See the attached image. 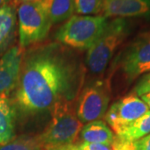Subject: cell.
Wrapping results in <instances>:
<instances>
[{
    "instance_id": "cell-20",
    "label": "cell",
    "mask_w": 150,
    "mask_h": 150,
    "mask_svg": "<svg viewBox=\"0 0 150 150\" xmlns=\"http://www.w3.org/2000/svg\"><path fill=\"white\" fill-rule=\"evenodd\" d=\"M64 150H112L110 147L98 144H89L79 142L68 147Z\"/></svg>"
},
{
    "instance_id": "cell-10",
    "label": "cell",
    "mask_w": 150,
    "mask_h": 150,
    "mask_svg": "<svg viewBox=\"0 0 150 150\" xmlns=\"http://www.w3.org/2000/svg\"><path fill=\"white\" fill-rule=\"evenodd\" d=\"M105 18H143L150 19V0H103Z\"/></svg>"
},
{
    "instance_id": "cell-5",
    "label": "cell",
    "mask_w": 150,
    "mask_h": 150,
    "mask_svg": "<svg viewBox=\"0 0 150 150\" xmlns=\"http://www.w3.org/2000/svg\"><path fill=\"white\" fill-rule=\"evenodd\" d=\"M20 48L24 49L44 40L51 23L41 1L28 2L17 7Z\"/></svg>"
},
{
    "instance_id": "cell-13",
    "label": "cell",
    "mask_w": 150,
    "mask_h": 150,
    "mask_svg": "<svg viewBox=\"0 0 150 150\" xmlns=\"http://www.w3.org/2000/svg\"><path fill=\"white\" fill-rule=\"evenodd\" d=\"M15 109L8 95H0V145H4L15 137Z\"/></svg>"
},
{
    "instance_id": "cell-15",
    "label": "cell",
    "mask_w": 150,
    "mask_h": 150,
    "mask_svg": "<svg viewBox=\"0 0 150 150\" xmlns=\"http://www.w3.org/2000/svg\"><path fill=\"white\" fill-rule=\"evenodd\" d=\"M150 134V109L134 123L115 134V140L121 143H132Z\"/></svg>"
},
{
    "instance_id": "cell-2",
    "label": "cell",
    "mask_w": 150,
    "mask_h": 150,
    "mask_svg": "<svg viewBox=\"0 0 150 150\" xmlns=\"http://www.w3.org/2000/svg\"><path fill=\"white\" fill-rule=\"evenodd\" d=\"M50 111L51 121L38 138L44 150H64L76 144L83 123L78 118L73 100L59 103Z\"/></svg>"
},
{
    "instance_id": "cell-18",
    "label": "cell",
    "mask_w": 150,
    "mask_h": 150,
    "mask_svg": "<svg viewBox=\"0 0 150 150\" xmlns=\"http://www.w3.org/2000/svg\"><path fill=\"white\" fill-rule=\"evenodd\" d=\"M112 150H150V134L132 143H121L114 140Z\"/></svg>"
},
{
    "instance_id": "cell-19",
    "label": "cell",
    "mask_w": 150,
    "mask_h": 150,
    "mask_svg": "<svg viewBox=\"0 0 150 150\" xmlns=\"http://www.w3.org/2000/svg\"><path fill=\"white\" fill-rule=\"evenodd\" d=\"M150 93V72L145 74L134 87L133 93L141 97Z\"/></svg>"
},
{
    "instance_id": "cell-8",
    "label": "cell",
    "mask_w": 150,
    "mask_h": 150,
    "mask_svg": "<svg viewBox=\"0 0 150 150\" xmlns=\"http://www.w3.org/2000/svg\"><path fill=\"white\" fill-rule=\"evenodd\" d=\"M149 110L140 97L131 93L113 103L108 108L104 118L113 133L117 134Z\"/></svg>"
},
{
    "instance_id": "cell-22",
    "label": "cell",
    "mask_w": 150,
    "mask_h": 150,
    "mask_svg": "<svg viewBox=\"0 0 150 150\" xmlns=\"http://www.w3.org/2000/svg\"><path fill=\"white\" fill-rule=\"evenodd\" d=\"M140 98H141V99L147 104V106H148L149 108L150 109V93H147V94H144V95L141 96Z\"/></svg>"
},
{
    "instance_id": "cell-1",
    "label": "cell",
    "mask_w": 150,
    "mask_h": 150,
    "mask_svg": "<svg viewBox=\"0 0 150 150\" xmlns=\"http://www.w3.org/2000/svg\"><path fill=\"white\" fill-rule=\"evenodd\" d=\"M81 81L78 63L61 43L39 45L23 54L15 103L25 113L51 110L59 103L73 100Z\"/></svg>"
},
{
    "instance_id": "cell-6",
    "label": "cell",
    "mask_w": 150,
    "mask_h": 150,
    "mask_svg": "<svg viewBox=\"0 0 150 150\" xmlns=\"http://www.w3.org/2000/svg\"><path fill=\"white\" fill-rule=\"evenodd\" d=\"M109 101V82L97 81L81 93L76 106L78 118L83 123L101 120L107 112Z\"/></svg>"
},
{
    "instance_id": "cell-12",
    "label": "cell",
    "mask_w": 150,
    "mask_h": 150,
    "mask_svg": "<svg viewBox=\"0 0 150 150\" xmlns=\"http://www.w3.org/2000/svg\"><path fill=\"white\" fill-rule=\"evenodd\" d=\"M17 28L16 8L8 4L0 8V54H4L13 43Z\"/></svg>"
},
{
    "instance_id": "cell-17",
    "label": "cell",
    "mask_w": 150,
    "mask_h": 150,
    "mask_svg": "<svg viewBox=\"0 0 150 150\" xmlns=\"http://www.w3.org/2000/svg\"><path fill=\"white\" fill-rule=\"evenodd\" d=\"M75 13L80 15H101L103 0H74Z\"/></svg>"
},
{
    "instance_id": "cell-21",
    "label": "cell",
    "mask_w": 150,
    "mask_h": 150,
    "mask_svg": "<svg viewBox=\"0 0 150 150\" xmlns=\"http://www.w3.org/2000/svg\"><path fill=\"white\" fill-rule=\"evenodd\" d=\"M35 1H40V0H13L11 3V5H13L14 8H17L18 6L23 3H28V2H35Z\"/></svg>"
},
{
    "instance_id": "cell-11",
    "label": "cell",
    "mask_w": 150,
    "mask_h": 150,
    "mask_svg": "<svg viewBox=\"0 0 150 150\" xmlns=\"http://www.w3.org/2000/svg\"><path fill=\"white\" fill-rule=\"evenodd\" d=\"M79 136L81 142L98 144L110 148L115 140V134L102 120L86 123L83 126Z\"/></svg>"
},
{
    "instance_id": "cell-4",
    "label": "cell",
    "mask_w": 150,
    "mask_h": 150,
    "mask_svg": "<svg viewBox=\"0 0 150 150\" xmlns=\"http://www.w3.org/2000/svg\"><path fill=\"white\" fill-rule=\"evenodd\" d=\"M108 18L103 15H74L57 31L55 38L70 48L88 50L102 33Z\"/></svg>"
},
{
    "instance_id": "cell-23",
    "label": "cell",
    "mask_w": 150,
    "mask_h": 150,
    "mask_svg": "<svg viewBox=\"0 0 150 150\" xmlns=\"http://www.w3.org/2000/svg\"><path fill=\"white\" fill-rule=\"evenodd\" d=\"M12 1H13V0H0V8L6 5L11 4Z\"/></svg>"
},
{
    "instance_id": "cell-7",
    "label": "cell",
    "mask_w": 150,
    "mask_h": 150,
    "mask_svg": "<svg viewBox=\"0 0 150 150\" xmlns=\"http://www.w3.org/2000/svg\"><path fill=\"white\" fill-rule=\"evenodd\" d=\"M119 69L129 83L150 72V36L141 34L139 39L123 50L119 58Z\"/></svg>"
},
{
    "instance_id": "cell-24",
    "label": "cell",
    "mask_w": 150,
    "mask_h": 150,
    "mask_svg": "<svg viewBox=\"0 0 150 150\" xmlns=\"http://www.w3.org/2000/svg\"><path fill=\"white\" fill-rule=\"evenodd\" d=\"M145 34H146V35H148V36H150V31H149V32L145 33Z\"/></svg>"
},
{
    "instance_id": "cell-3",
    "label": "cell",
    "mask_w": 150,
    "mask_h": 150,
    "mask_svg": "<svg viewBox=\"0 0 150 150\" xmlns=\"http://www.w3.org/2000/svg\"><path fill=\"white\" fill-rule=\"evenodd\" d=\"M130 23L125 18L108 20L100 36L87 52L86 63L93 74H101L118 48L130 33Z\"/></svg>"
},
{
    "instance_id": "cell-16",
    "label": "cell",
    "mask_w": 150,
    "mask_h": 150,
    "mask_svg": "<svg viewBox=\"0 0 150 150\" xmlns=\"http://www.w3.org/2000/svg\"><path fill=\"white\" fill-rule=\"evenodd\" d=\"M0 150H44V148L38 135H21L6 144L1 145Z\"/></svg>"
},
{
    "instance_id": "cell-14",
    "label": "cell",
    "mask_w": 150,
    "mask_h": 150,
    "mask_svg": "<svg viewBox=\"0 0 150 150\" xmlns=\"http://www.w3.org/2000/svg\"><path fill=\"white\" fill-rule=\"evenodd\" d=\"M52 25L69 20L75 13L74 0H40Z\"/></svg>"
},
{
    "instance_id": "cell-9",
    "label": "cell",
    "mask_w": 150,
    "mask_h": 150,
    "mask_svg": "<svg viewBox=\"0 0 150 150\" xmlns=\"http://www.w3.org/2000/svg\"><path fill=\"white\" fill-rule=\"evenodd\" d=\"M23 54V48L14 46L0 58V95H8L16 88Z\"/></svg>"
}]
</instances>
